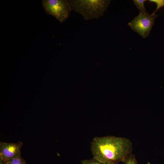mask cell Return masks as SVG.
I'll use <instances>...</instances> for the list:
<instances>
[{"label":"cell","instance_id":"1","mask_svg":"<svg viewBox=\"0 0 164 164\" xmlns=\"http://www.w3.org/2000/svg\"><path fill=\"white\" fill-rule=\"evenodd\" d=\"M91 149L93 159L106 164H118L132 153L133 146L126 138L107 136L94 138Z\"/></svg>","mask_w":164,"mask_h":164},{"label":"cell","instance_id":"2","mask_svg":"<svg viewBox=\"0 0 164 164\" xmlns=\"http://www.w3.org/2000/svg\"><path fill=\"white\" fill-rule=\"evenodd\" d=\"M72 10L80 14L85 20L103 16L111 0H69Z\"/></svg>","mask_w":164,"mask_h":164},{"label":"cell","instance_id":"3","mask_svg":"<svg viewBox=\"0 0 164 164\" xmlns=\"http://www.w3.org/2000/svg\"><path fill=\"white\" fill-rule=\"evenodd\" d=\"M42 2L46 12L53 16L60 23L68 19L72 11L68 0H43Z\"/></svg>","mask_w":164,"mask_h":164},{"label":"cell","instance_id":"4","mask_svg":"<svg viewBox=\"0 0 164 164\" xmlns=\"http://www.w3.org/2000/svg\"><path fill=\"white\" fill-rule=\"evenodd\" d=\"M157 16L155 14L150 15L139 12L128 24L132 30L145 38L149 36Z\"/></svg>","mask_w":164,"mask_h":164},{"label":"cell","instance_id":"5","mask_svg":"<svg viewBox=\"0 0 164 164\" xmlns=\"http://www.w3.org/2000/svg\"><path fill=\"white\" fill-rule=\"evenodd\" d=\"M23 143H17L0 142V161L6 162L21 155V149Z\"/></svg>","mask_w":164,"mask_h":164},{"label":"cell","instance_id":"6","mask_svg":"<svg viewBox=\"0 0 164 164\" xmlns=\"http://www.w3.org/2000/svg\"><path fill=\"white\" fill-rule=\"evenodd\" d=\"M146 0H134L133 2L137 8L139 10L140 12L144 14H149L146 10L144 5Z\"/></svg>","mask_w":164,"mask_h":164},{"label":"cell","instance_id":"7","mask_svg":"<svg viewBox=\"0 0 164 164\" xmlns=\"http://www.w3.org/2000/svg\"><path fill=\"white\" fill-rule=\"evenodd\" d=\"M5 162V164H26V161L21 157V155Z\"/></svg>","mask_w":164,"mask_h":164},{"label":"cell","instance_id":"8","mask_svg":"<svg viewBox=\"0 0 164 164\" xmlns=\"http://www.w3.org/2000/svg\"><path fill=\"white\" fill-rule=\"evenodd\" d=\"M123 162L124 164H138L135 157L132 153L126 158Z\"/></svg>","mask_w":164,"mask_h":164},{"label":"cell","instance_id":"9","mask_svg":"<svg viewBox=\"0 0 164 164\" xmlns=\"http://www.w3.org/2000/svg\"><path fill=\"white\" fill-rule=\"evenodd\" d=\"M80 164H106L93 158L89 160H84L81 161Z\"/></svg>","mask_w":164,"mask_h":164},{"label":"cell","instance_id":"10","mask_svg":"<svg viewBox=\"0 0 164 164\" xmlns=\"http://www.w3.org/2000/svg\"><path fill=\"white\" fill-rule=\"evenodd\" d=\"M149 1L150 2L156 3L157 5L156 9L153 13V14H155L156 12L160 8L164 6V0H149Z\"/></svg>","mask_w":164,"mask_h":164},{"label":"cell","instance_id":"11","mask_svg":"<svg viewBox=\"0 0 164 164\" xmlns=\"http://www.w3.org/2000/svg\"><path fill=\"white\" fill-rule=\"evenodd\" d=\"M0 164H5V162L2 161H0Z\"/></svg>","mask_w":164,"mask_h":164}]
</instances>
